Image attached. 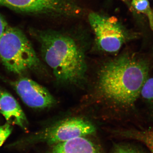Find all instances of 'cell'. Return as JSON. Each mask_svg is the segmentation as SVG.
Masks as SVG:
<instances>
[{"instance_id":"cell-1","label":"cell","mask_w":153,"mask_h":153,"mask_svg":"<svg viewBox=\"0 0 153 153\" xmlns=\"http://www.w3.org/2000/svg\"><path fill=\"white\" fill-rule=\"evenodd\" d=\"M146 61L133 54H125L104 64L99 72L100 94L111 103L123 108L133 106L148 79Z\"/></svg>"},{"instance_id":"cell-2","label":"cell","mask_w":153,"mask_h":153,"mask_svg":"<svg viewBox=\"0 0 153 153\" xmlns=\"http://www.w3.org/2000/svg\"><path fill=\"white\" fill-rule=\"evenodd\" d=\"M42 58L60 84L79 85L85 80L87 66L85 55L69 36L51 31L36 33Z\"/></svg>"},{"instance_id":"cell-3","label":"cell","mask_w":153,"mask_h":153,"mask_svg":"<svg viewBox=\"0 0 153 153\" xmlns=\"http://www.w3.org/2000/svg\"><path fill=\"white\" fill-rule=\"evenodd\" d=\"M0 59L6 69L15 74L38 71L42 68L31 42L17 28L8 27L0 38Z\"/></svg>"},{"instance_id":"cell-4","label":"cell","mask_w":153,"mask_h":153,"mask_svg":"<svg viewBox=\"0 0 153 153\" xmlns=\"http://www.w3.org/2000/svg\"><path fill=\"white\" fill-rule=\"evenodd\" d=\"M96 128L89 121L80 117H71L61 121L45 130L27 137L13 143L12 146H26L44 142L56 144L95 132Z\"/></svg>"},{"instance_id":"cell-5","label":"cell","mask_w":153,"mask_h":153,"mask_svg":"<svg viewBox=\"0 0 153 153\" xmlns=\"http://www.w3.org/2000/svg\"><path fill=\"white\" fill-rule=\"evenodd\" d=\"M88 20L99 48L104 52H118L126 41L124 32L116 18L90 13Z\"/></svg>"},{"instance_id":"cell-6","label":"cell","mask_w":153,"mask_h":153,"mask_svg":"<svg viewBox=\"0 0 153 153\" xmlns=\"http://www.w3.org/2000/svg\"><path fill=\"white\" fill-rule=\"evenodd\" d=\"M0 5L26 13L72 16L80 12L70 0H0Z\"/></svg>"},{"instance_id":"cell-7","label":"cell","mask_w":153,"mask_h":153,"mask_svg":"<svg viewBox=\"0 0 153 153\" xmlns=\"http://www.w3.org/2000/svg\"><path fill=\"white\" fill-rule=\"evenodd\" d=\"M14 90L27 106L35 109H46L55 105L56 101L46 88L27 77L11 82Z\"/></svg>"},{"instance_id":"cell-8","label":"cell","mask_w":153,"mask_h":153,"mask_svg":"<svg viewBox=\"0 0 153 153\" xmlns=\"http://www.w3.org/2000/svg\"><path fill=\"white\" fill-rule=\"evenodd\" d=\"M0 113L7 123L19 126L24 130H27V119L19 102L11 94L4 91H0Z\"/></svg>"},{"instance_id":"cell-9","label":"cell","mask_w":153,"mask_h":153,"mask_svg":"<svg viewBox=\"0 0 153 153\" xmlns=\"http://www.w3.org/2000/svg\"><path fill=\"white\" fill-rule=\"evenodd\" d=\"M49 153H100L93 143L83 137L56 144Z\"/></svg>"},{"instance_id":"cell-10","label":"cell","mask_w":153,"mask_h":153,"mask_svg":"<svg viewBox=\"0 0 153 153\" xmlns=\"http://www.w3.org/2000/svg\"><path fill=\"white\" fill-rule=\"evenodd\" d=\"M132 4L137 11L147 16L151 29L153 30V11L149 2L147 0H133Z\"/></svg>"},{"instance_id":"cell-11","label":"cell","mask_w":153,"mask_h":153,"mask_svg":"<svg viewBox=\"0 0 153 153\" xmlns=\"http://www.w3.org/2000/svg\"><path fill=\"white\" fill-rule=\"evenodd\" d=\"M137 139L142 141L146 144L151 153H153V131L136 133Z\"/></svg>"},{"instance_id":"cell-12","label":"cell","mask_w":153,"mask_h":153,"mask_svg":"<svg viewBox=\"0 0 153 153\" xmlns=\"http://www.w3.org/2000/svg\"><path fill=\"white\" fill-rule=\"evenodd\" d=\"M140 95L144 99L153 102V77L146 79L142 88Z\"/></svg>"},{"instance_id":"cell-13","label":"cell","mask_w":153,"mask_h":153,"mask_svg":"<svg viewBox=\"0 0 153 153\" xmlns=\"http://www.w3.org/2000/svg\"><path fill=\"white\" fill-rule=\"evenodd\" d=\"M13 129L12 125L8 123L0 126V147L12 133Z\"/></svg>"},{"instance_id":"cell-14","label":"cell","mask_w":153,"mask_h":153,"mask_svg":"<svg viewBox=\"0 0 153 153\" xmlns=\"http://www.w3.org/2000/svg\"><path fill=\"white\" fill-rule=\"evenodd\" d=\"M114 153H143L139 150L132 147L119 146L116 148Z\"/></svg>"},{"instance_id":"cell-15","label":"cell","mask_w":153,"mask_h":153,"mask_svg":"<svg viewBox=\"0 0 153 153\" xmlns=\"http://www.w3.org/2000/svg\"><path fill=\"white\" fill-rule=\"evenodd\" d=\"M8 27L7 23L0 14V38Z\"/></svg>"}]
</instances>
